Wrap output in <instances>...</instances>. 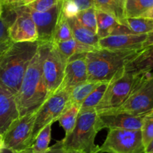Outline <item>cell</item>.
<instances>
[{"label":"cell","mask_w":153,"mask_h":153,"mask_svg":"<svg viewBox=\"0 0 153 153\" xmlns=\"http://www.w3.org/2000/svg\"><path fill=\"white\" fill-rule=\"evenodd\" d=\"M39 42L13 43L0 62V86L13 95L19 91L28 65L39 48Z\"/></svg>","instance_id":"6da1fadb"},{"label":"cell","mask_w":153,"mask_h":153,"mask_svg":"<svg viewBox=\"0 0 153 153\" xmlns=\"http://www.w3.org/2000/svg\"><path fill=\"white\" fill-rule=\"evenodd\" d=\"M42 57L38 48L27 68L20 88L15 95L19 117L35 113L50 97L42 74Z\"/></svg>","instance_id":"7a4b0ae2"},{"label":"cell","mask_w":153,"mask_h":153,"mask_svg":"<svg viewBox=\"0 0 153 153\" xmlns=\"http://www.w3.org/2000/svg\"><path fill=\"white\" fill-rule=\"evenodd\" d=\"M141 49L108 50L94 49L86 54L88 81L111 82L124 73L125 67Z\"/></svg>","instance_id":"3957f363"},{"label":"cell","mask_w":153,"mask_h":153,"mask_svg":"<svg viewBox=\"0 0 153 153\" xmlns=\"http://www.w3.org/2000/svg\"><path fill=\"white\" fill-rule=\"evenodd\" d=\"M99 131L97 111L80 110L73 130L62 139L64 149L67 152L100 153V146L95 143Z\"/></svg>","instance_id":"277c9868"},{"label":"cell","mask_w":153,"mask_h":153,"mask_svg":"<svg viewBox=\"0 0 153 153\" xmlns=\"http://www.w3.org/2000/svg\"><path fill=\"white\" fill-rule=\"evenodd\" d=\"M137 80L129 97L122 105L114 110L102 112L143 114L153 111V73L137 74Z\"/></svg>","instance_id":"5b68a950"},{"label":"cell","mask_w":153,"mask_h":153,"mask_svg":"<svg viewBox=\"0 0 153 153\" xmlns=\"http://www.w3.org/2000/svg\"><path fill=\"white\" fill-rule=\"evenodd\" d=\"M39 49L42 57L41 67L43 80L51 96L61 86L67 61L54 43H40Z\"/></svg>","instance_id":"8992f818"},{"label":"cell","mask_w":153,"mask_h":153,"mask_svg":"<svg viewBox=\"0 0 153 153\" xmlns=\"http://www.w3.org/2000/svg\"><path fill=\"white\" fill-rule=\"evenodd\" d=\"M35 113L19 117L2 134L4 147L15 153L30 149L33 144L32 132Z\"/></svg>","instance_id":"52a82bcc"},{"label":"cell","mask_w":153,"mask_h":153,"mask_svg":"<svg viewBox=\"0 0 153 153\" xmlns=\"http://www.w3.org/2000/svg\"><path fill=\"white\" fill-rule=\"evenodd\" d=\"M137 77V74L124 72L111 81L102 100L96 108L97 114L114 110L122 105L132 91Z\"/></svg>","instance_id":"ba28073f"},{"label":"cell","mask_w":153,"mask_h":153,"mask_svg":"<svg viewBox=\"0 0 153 153\" xmlns=\"http://www.w3.org/2000/svg\"><path fill=\"white\" fill-rule=\"evenodd\" d=\"M100 152L145 153L140 130L108 129Z\"/></svg>","instance_id":"9c48e42d"},{"label":"cell","mask_w":153,"mask_h":153,"mask_svg":"<svg viewBox=\"0 0 153 153\" xmlns=\"http://www.w3.org/2000/svg\"><path fill=\"white\" fill-rule=\"evenodd\" d=\"M69 94L67 91L58 90L49 97L35 112L32 132L33 143L37 134L46 126L58 120L65 108L68 105Z\"/></svg>","instance_id":"30bf717a"},{"label":"cell","mask_w":153,"mask_h":153,"mask_svg":"<svg viewBox=\"0 0 153 153\" xmlns=\"http://www.w3.org/2000/svg\"><path fill=\"white\" fill-rule=\"evenodd\" d=\"M13 8L16 10V16L9 29V35L11 41L13 43L37 41V28L29 10L25 6Z\"/></svg>","instance_id":"8fae6325"},{"label":"cell","mask_w":153,"mask_h":153,"mask_svg":"<svg viewBox=\"0 0 153 153\" xmlns=\"http://www.w3.org/2000/svg\"><path fill=\"white\" fill-rule=\"evenodd\" d=\"M146 114L107 113L98 114V128L100 131L104 128L138 131L141 128L143 117Z\"/></svg>","instance_id":"7c38bea8"},{"label":"cell","mask_w":153,"mask_h":153,"mask_svg":"<svg viewBox=\"0 0 153 153\" xmlns=\"http://www.w3.org/2000/svg\"><path fill=\"white\" fill-rule=\"evenodd\" d=\"M61 0L57 5L45 12L30 10L31 18L35 24L40 43H52L54 31L61 13Z\"/></svg>","instance_id":"4fadbf2b"},{"label":"cell","mask_w":153,"mask_h":153,"mask_svg":"<svg viewBox=\"0 0 153 153\" xmlns=\"http://www.w3.org/2000/svg\"><path fill=\"white\" fill-rule=\"evenodd\" d=\"M86 54H76L67 60L62 82L58 90L68 92L76 85L88 81Z\"/></svg>","instance_id":"5bb4252c"},{"label":"cell","mask_w":153,"mask_h":153,"mask_svg":"<svg viewBox=\"0 0 153 153\" xmlns=\"http://www.w3.org/2000/svg\"><path fill=\"white\" fill-rule=\"evenodd\" d=\"M147 34H111L100 39V49L108 50H137L143 49V43Z\"/></svg>","instance_id":"9a60e30c"},{"label":"cell","mask_w":153,"mask_h":153,"mask_svg":"<svg viewBox=\"0 0 153 153\" xmlns=\"http://www.w3.org/2000/svg\"><path fill=\"white\" fill-rule=\"evenodd\" d=\"M19 117L15 96L0 86V134Z\"/></svg>","instance_id":"2e32d148"},{"label":"cell","mask_w":153,"mask_h":153,"mask_svg":"<svg viewBox=\"0 0 153 153\" xmlns=\"http://www.w3.org/2000/svg\"><path fill=\"white\" fill-rule=\"evenodd\" d=\"M153 31V19L145 17L124 18L112 34H147Z\"/></svg>","instance_id":"e0dca14e"},{"label":"cell","mask_w":153,"mask_h":153,"mask_svg":"<svg viewBox=\"0 0 153 153\" xmlns=\"http://www.w3.org/2000/svg\"><path fill=\"white\" fill-rule=\"evenodd\" d=\"M152 70L153 46H150L142 49L138 55L126 66L124 72L133 74H142L150 73Z\"/></svg>","instance_id":"ac0fdd59"},{"label":"cell","mask_w":153,"mask_h":153,"mask_svg":"<svg viewBox=\"0 0 153 153\" xmlns=\"http://www.w3.org/2000/svg\"><path fill=\"white\" fill-rule=\"evenodd\" d=\"M68 19L69 24L71 28L73 39L80 43L91 46L95 49H100L99 46L100 38L97 34L81 25L76 17Z\"/></svg>","instance_id":"d6986e66"},{"label":"cell","mask_w":153,"mask_h":153,"mask_svg":"<svg viewBox=\"0 0 153 153\" xmlns=\"http://www.w3.org/2000/svg\"><path fill=\"white\" fill-rule=\"evenodd\" d=\"M16 16V10L13 7L3 6L2 14L0 16V52L8 49L13 43L9 35V29Z\"/></svg>","instance_id":"ffe728a7"},{"label":"cell","mask_w":153,"mask_h":153,"mask_svg":"<svg viewBox=\"0 0 153 153\" xmlns=\"http://www.w3.org/2000/svg\"><path fill=\"white\" fill-rule=\"evenodd\" d=\"M101 83L102 82L87 81L72 88L68 91V105L72 104H78L81 105L89 94Z\"/></svg>","instance_id":"44dd1931"},{"label":"cell","mask_w":153,"mask_h":153,"mask_svg":"<svg viewBox=\"0 0 153 153\" xmlns=\"http://www.w3.org/2000/svg\"><path fill=\"white\" fill-rule=\"evenodd\" d=\"M97 16V34L100 39L105 38L111 35L114 30L118 25L117 19L106 12L96 10Z\"/></svg>","instance_id":"7402d4cb"},{"label":"cell","mask_w":153,"mask_h":153,"mask_svg":"<svg viewBox=\"0 0 153 153\" xmlns=\"http://www.w3.org/2000/svg\"><path fill=\"white\" fill-rule=\"evenodd\" d=\"M153 8V0H123L124 18L141 17Z\"/></svg>","instance_id":"603a6c76"},{"label":"cell","mask_w":153,"mask_h":153,"mask_svg":"<svg viewBox=\"0 0 153 153\" xmlns=\"http://www.w3.org/2000/svg\"><path fill=\"white\" fill-rule=\"evenodd\" d=\"M54 44L67 61L73 55L76 54L88 53L95 49L91 46L80 43L73 38L61 43H55Z\"/></svg>","instance_id":"cb8c5ba5"},{"label":"cell","mask_w":153,"mask_h":153,"mask_svg":"<svg viewBox=\"0 0 153 153\" xmlns=\"http://www.w3.org/2000/svg\"><path fill=\"white\" fill-rule=\"evenodd\" d=\"M80 109V105H69L65 108L64 111L58 117V120L61 126L65 131V136L70 134L74 128Z\"/></svg>","instance_id":"d4e9b609"},{"label":"cell","mask_w":153,"mask_h":153,"mask_svg":"<svg viewBox=\"0 0 153 153\" xmlns=\"http://www.w3.org/2000/svg\"><path fill=\"white\" fill-rule=\"evenodd\" d=\"M94 7L96 10L110 13L118 22L124 19L123 0H94Z\"/></svg>","instance_id":"484cf974"},{"label":"cell","mask_w":153,"mask_h":153,"mask_svg":"<svg viewBox=\"0 0 153 153\" xmlns=\"http://www.w3.org/2000/svg\"><path fill=\"white\" fill-rule=\"evenodd\" d=\"M52 123L48 124L39 132L30 148L31 153H46L51 140Z\"/></svg>","instance_id":"4316f807"},{"label":"cell","mask_w":153,"mask_h":153,"mask_svg":"<svg viewBox=\"0 0 153 153\" xmlns=\"http://www.w3.org/2000/svg\"><path fill=\"white\" fill-rule=\"evenodd\" d=\"M110 82H103L96 88L81 105L80 110L96 109L107 91Z\"/></svg>","instance_id":"83f0119b"},{"label":"cell","mask_w":153,"mask_h":153,"mask_svg":"<svg viewBox=\"0 0 153 153\" xmlns=\"http://www.w3.org/2000/svg\"><path fill=\"white\" fill-rule=\"evenodd\" d=\"M73 38V33H72L68 19L61 12L55 31H54L52 43H61V42L66 41V40Z\"/></svg>","instance_id":"f1b7e54d"},{"label":"cell","mask_w":153,"mask_h":153,"mask_svg":"<svg viewBox=\"0 0 153 153\" xmlns=\"http://www.w3.org/2000/svg\"><path fill=\"white\" fill-rule=\"evenodd\" d=\"M76 19L81 25L97 34V23L95 7H91L80 11L76 16Z\"/></svg>","instance_id":"f546056e"},{"label":"cell","mask_w":153,"mask_h":153,"mask_svg":"<svg viewBox=\"0 0 153 153\" xmlns=\"http://www.w3.org/2000/svg\"><path fill=\"white\" fill-rule=\"evenodd\" d=\"M140 132L143 144L146 148L153 140V111L146 114L143 117Z\"/></svg>","instance_id":"4dcf8cb0"},{"label":"cell","mask_w":153,"mask_h":153,"mask_svg":"<svg viewBox=\"0 0 153 153\" xmlns=\"http://www.w3.org/2000/svg\"><path fill=\"white\" fill-rule=\"evenodd\" d=\"M60 1L61 0H35L25 7L33 11L45 12L55 7Z\"/></svg>","instance_id":"1f68e13d"},{"label":"cell","mask_w":153,"mask_h":153,"mask_svg":"<svg viewBox=\"0 0 153 153\" xmlns=\"http://www.w3.org/2000/svg\"><path fill=\"white\" fill-rule=\"evenodd\" d=\"M61 12L67 19H72L76 17L80 10L73 0H61Z\"/></svg>","instance_id":"d6a6232c"},{"label":"cell","mask_w":153,"mask_h":153,"mask_svg":"<svg viewBox=\"0 0 153 153\" xmlns=\"http://www.w3.org/2000/svg\"><path fill=\"white\" fill-rule=\"evenodd\" d=\"M20 153H31L30 152V149H28V150H25L24 152H20ZM46 153H69L66 152L65 149H64V146H63V142L62 140H59V141H57L55 144L53 145L51 147H49L47 152Z\"/></svg>","instance_id":"836d02e7"},{"label":"cell","mask_w":153,"mask_h":153,"mask_svg":"<svg viewBox=\"0 0 153 153\" xmlns=\"http://www.w3.org/2000/svg\"><path fill=\"white\" fill-rule=\"evenodd\" d=\"M73 1L77 4L80 11L94 7V0H73Z\"/></svg>","instance_id":"e575fe53"},{"label":"cell","mask_w":153,"mask_h":153,"mask_svg":"<svg viewBox=\"0 0 153 153\" xmlns=\"http://www.w3.org/2000/svg\"><path fill=\"white\" fill-rule=\"evenodd\" d=\"M23 0H0V4L2 6H10L12 7H20Z\"/></svg>","instance_id":"d590c367"},{"label":"cell","mask_w":153,"mask_h":153,"mask_svg":"<svg viewBox=\"0 0 153 153\" xmlns=\"http://www.w3.org/2000/svg\"><path fill=\"white\" fill-rule=\"evenodd\" d=\"M150 46H153V31L147 34V35H146V40L143 43V49Z\"/></svg>","instance_id":"8d00e7d4"},{"label":"cell","mask_w":153,"mask_h":153,"mask_svg":"<svg viewBox=\"0 0 153 153\" xmlns=\"http://www.w3.org/2000/svg\"><path fill=\"white\" fill-rule=\"evenodd\" d=\"M145 153H153V140L145 148Z\"/></svg>","instance_id":"74e56055"},{"label":"cell","mask_w":153,"mask_h":153,"mask_svg":"<svg viewBox=\"0 0 153 153\" xmlns=\"http://www.w3.org/2000/svg\"><path fill=\"white\" fill-rule=\"evenodd\" d=\"M141 17H145V18H148V19H153V8L151 9L150 10L147 12V13H145L143 16Z\"/></svg>","instance_id":"f35d334b"},{"label":"cell","mask_w":153,"mask_h":153,"mask_svg":"<svg viewBox=\"0 0 153 153\" xmlns=\"http://www.w3.org/2000/svg\"><path fill=\"white\" fill-rule=\"evenodd\" d=\"M5 149L4 147V140H3V136L1 134H0V153L2 152L4 149Z\"/></svg>","instance_id":"ab89813d"},{"label":"cell","mask_w":153,"mask_h":153,"mask_svg":"<svg viewBox=\"0 0 153 153\" xmlns=\"http://www.w3.org/2000/svg\"><path fill=\"white\" fill-rule=\"evenodd\" d=\"M7 50V49H5V50H3V51H1V52H0V62H1V60H2L3 56H4V53H5V52Z\"/></svg>","instance_id":"60d3db41"},{"label":"cell","mask_w":153,"mask_h":153,"mask_svg":"<svg viewBox=\"0 0 153 153\" xmlns=\"http://www.w3.org/2000/svg\"><path fill=\"white\" fill-rule=\"evenodd\" d=\"M1 153H15L14 152H13L12 150H10V149H4V150L2 151Z\"/></svg>","instance_id":"b9f144b4"},{"label":"cell","mask_w":153,"mask_h":153,"mask_svg":"<svg viewBox=\"0 0 153 153\" xmlns=\"http://www.w3.org/2000/svg\"><path fill=\"white\" fill-rule=\"evenodd\" d=\"M2 12H3V6L0 4V16H1V14H2Z\"/></svg>","instance_id":"7bdbcfd3"},{"label":"cell","mask_w":153,"mask_h":153,"mask_svg":"<svg viewBox=\"0 0 153 153\" xmlns=\"http://www.w3.org/2000/svg\"><path fill=\"white\" fill-rule=\"evenodd\" d=\"M69 153H81V152H69Z\"/></svg>","instance_id":"ee69618b"}]
</instances>
